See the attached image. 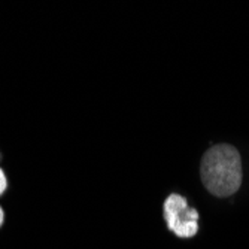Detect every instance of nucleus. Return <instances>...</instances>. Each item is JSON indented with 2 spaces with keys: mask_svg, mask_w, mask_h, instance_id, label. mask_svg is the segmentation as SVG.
<instances>
[{
  "mask_svg": "<svg viewBox=\"0 0 249 249\" xmlns=\"http://www.w3.org/2000/svg\"><path fill=\"white\" fill-rule=\"evenodd\" d=\"M200 176L211 194L216 197L233 196L240 188L243 176L239 151L227 143L212 146L203 155Z\"/></svg>",
  "mask_w": 249,
  "mask_h": 249,
  "instance_id": "f257e3e1",
  "label": "nucleus"
},
{
  "mask_svg": "<svg viewBox=\"0 0 249 249\" xmlns=\"http://www.w3.org/2000/svg\"><path fill=\"white\" fill-rule=\"evenodd\" d=\"M164 218L170 231L178 237L190 239L198 231V212L190 208L187 200L179 194H172L166 198Z\"/></svg>",
  "mask_w": 249,
  "mask_h": 249,
  "instance_id": "f03ea898",
  "label": "nucleus"
},
{
  "mask_svg": "<svg viewBox=\"0 0 249 249\" xmlns=\"http://www.w3.org/2000/svg\"><path fill=\"white\" fill-rule=\"evenodd\" d=\"M6 178H5V173H3V170L0 169V194H2L5 190H6Z\"/></svg>",
  "mask_w": 249,
  "mask_h": 249,
  "instance_id": "7ed1b4c3",
  "label": "nucleus"
},
{
  "mask_svg": "<svg viewBox=\"0 0 249 249\" xmlns=\"http://www.w3.org/2000/svg\"><path fill=\"white\" fill-rule=\"evenodd\" d=\"M2 222H3V212L0 209V225H2Z\"/></svg>",
  "mask_w": 249,
  "mask_h": 249,
  "instance_id": "20e7f679",
  "label": "nucleus"
}]
</instances>
